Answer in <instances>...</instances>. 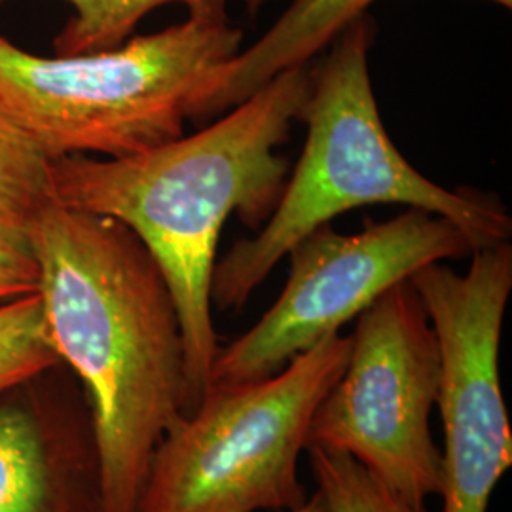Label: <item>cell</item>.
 Wrapping results in <instances>:
<instances>
[{
    "label": "cell",
    "mask_w": 512,
    "mask_h": 512,
    "mask_svg": "<svg viewBox=\"0 0 512 512\" xmlns=\"http://www.w3.org/2000/svg\"><path fill=\"white\" fill-rule=\"evenodd\" d=\"M27 230L52 346L88 393L101 512H137L152 454L186 410L173 296L118 220L50 200Z\"/></svg>",
    "instance_id": "1"
},
{
    "label": "cell",
    "mask_w": 512,
    "mask_h": 512,
    "mask_svg": "<svg viewBox=\"0 0 512 512\" xmlns=\"http://www.w3.org/2000/svg\"><path fill=\"white\" fill-rule=\"evenodd\" d=\"M311 88L310 65L277 74L209 128L126 158L71 156L52 164V200L126 224L164 275L181 321L186 410L202 401L219 353L211 281L222 226L258 230L289 173L277 148Z\"/></svg>",
    "instance_id": "2"
},
{
    "label": "cell",
    "mask_w": 512,
    "mask_h": 512,
    "mask_svg": "<svg viewBox=\"0 0 512 512\" xmlns=\"http://www.w3.org/2000/svg\"><path fill=\"white\" fill-rule=\"evenodd\" d=\"M376 25L355 19L311 69V88L298 114L308 126L293 177L255 238L217 260L211 306L236 313L277 262L317 228L368 205H406L452 220L476 249L509 241L512 217L494 194L444 188L410 164L385 131L370 80L368 54Z\"/></svg>",
    "instance_id": "3"
},
{
    "label": "cell",
    "mask_w": 512,
    "mask_h": 512,
    "mask_svg": "<svg viewBox=\"0 0 512 512\" xmlns=\"http://www.w3.org/2000/svg\"><path fill=\"white\" fill-rule=\"evenodd\" d=\"M241 40L232 23L186 18L110 50L44 57L0 35V103L52 164L126 158L183 137Z\"/></svg>",
    "instance_id": "4"
},
{
    "label": "cell",
    "mask_w": 512,
    "mask_h": 512,
    "mask_svg": "<svg viewBox=\"0 0 512 512\" xmlns=\"http://www.w3.org/2000/svg\"><path fill=\"white\" fill-rule=\"evenodd\" d=\"M351 336L330 334L268 378L209 385L158 442L137 512H287L319 403L348 365Z\"/></svg>",
    "instance_id": "5"
},
{
    "label": "cell",
    "mask_w": 512,
    "mask_h": 512,
    "mask_svg": "<svg viewBox=\"0 0 512 512\" xmlns=\"http://www.w3.org/2000/svg\"><path fill=\"white\" fill-rule=\"evenodd\" d=\"M439 380L437 336L408 279L357 317L348 365L311 418L306 450L346 454L425 503L442 492V450L431 433Z\"/></svg>",
    "instance_id": "6"
},
{
    "label": "cell",
    "mask_w": 512,
    "mask_h": 512,
    "mask_svg": "<svg viewBox=\"0 0 512 512\" xmlns=\"http://www.w3.org/2000/svg\"><path fill=\"white\" fill-rule=\"evenodd\" d=\"M473 253L458 224L414 207L357 234L317 228L287 255L289 277L272 308L219 349L207 387L272 376L421 268Z\"/></svg>",
    "instance_id": "7"
},
{
    "label": "cell",
    "mask_w": 512,
    "mask_h": 512,
    "mask_svg": "<svg viewBox=\"0 0 512 512\" xmlns=\"http://www.w3.org/2000/svg\"><path fill=\"white\" fill-rule=\"evenodd\" d=\"M437 336L444 429L442 512H488L512 467L499 348L512 291L509 241L480 247L465 274L433 262L410 277Z\"/></svg>",
    "instance_id": "8"
},
{
    "label": "cell",
    "mask_w": 512,
    "mask_h": 512,
    "mask_svg": "<svg viewBox=\"0 0 512 512\" xmlns=\"http://www.w3.org/2000/svg\"><path fill=\"white\" fill-rule=\"evenodd\" d=\"M376 0H293L274 25L213 76L196 118L222 114L266 86L277 74L308 65Z\"/></svg>",
    "instance_id": "9"
},
{
    "label": "cell",
    "mask_w": 512,
    "mask_h": 512,
    "mask_svg": "<svg viewBox=\"0 0 512 512\" xmlns=\"http://www.w3.org/2000/svg\"><path fill=\"white\" fill-rule=\"evenodd\" d=\"M54 459L37 420L23 408H0V512H63Z\"/></svg>",
    "instance_id": "10"
},
{
    "label": "cell",
    "mask_w": 512,
    "mask_h": 512,
    "mask_svg": "<svg viewBox=\"0 0 512 512\" xmlns=\"http://www.w3.org/2000/svg\"><path fill=\"white\" fill-rule=\"evenodd\" d=\"M6 0H0V4ZM73 16L55 37L57 55L92 54L110 50L133 37L150 12L181 4L188 19L203 23H230L228 0H65Z\"/></svg>",
    "instance_id": "11"
},
{
    "label": "cell",
    "mask_w": 512,
    "mask_h": 512,
    "mask_svg": "<svg viewBox=\"0 0 512 512\" xmlns=\"http://www.w3.org/2000/svg\"><path fill=\"white\" fill-rule=\"evenodd\" d=\"M52 200V162L0 103V213L31 219Z\"/></svg>",
    "instance_id": "12"
},
{
    "label": "cell",
    "mask_w": 512,
    "mask_h": 512,
    "mask_svg": "<svg viewBox=\"0 0 512 512\" xmlns=\"http://www.w3.org/2000/svg\"><path fill=\"white\" fill-rule=\"evenodd\" d=\"M59 363L40 294L0 304V395Z\"/></svg>",
    "instance_id": "13"
},
{
    "label": "cell",
    "mask_w": 512,
    "mask_h": 512,
    "mask_svg": "<svg viewBox=\"0 0 512 512\" xmlns=\"http://www.w3.org/2000/svg\"><path fill=\"white\" fill-rule=\"evenodd\" d=\"M317 492L330 512H427L346 454L308 448Z\"/></svg>",
    "instance_id": "14"
},
{
    "label": "cell",
    "mask_w": 512,
    "mask_h": 512,
    "mask_svg": "<svg viewBox=\"0 0 512 512\" xmlns=\"http://www.w3.org/2000/svg\"><path fill=\"white\" fill-rule=\"evenodd\" d=\"M38 289L40 266L27 222L0 213V304Z\"/></svg>",
    "instance_id": "15"
},
{
    "label": "cell",
    "mask_w": 512,
    "mask_h": 512,
    "mask_svg": "<svg viewBox=\"0 0 512 512\" xmlns=\"http://www.w3.org/2000/svg\"><path fill=\"white\" fill-rule=\"evenodd\" d=\"M287 512H330L329 507H327V503H325V499H323V495L319 494L317 490H315V494L311 495L306 499V503L300 507V509H296V511H287Z\"/></svg>",
    "instance_id": "16"
},
{
    "label": "cell",
    "mask_w": 512,
    "mask_h": 512,
    "mask_svg": "<svg viewBox=\"0 0 512 512\" xmlns=\"http://www.w3.org/2000/svg\"><path fill=\"white\" fill-rule=\"evenodd\" d=\"M245 6V12H249L251 16H255L256 12L268 2V0H241Z\"/></svg>",
    "instance_id": "17"
},
{
    "label": "cell",
    "mask_w": 512,
    "mask_h": 512,
    "mask_svg": "<svg viewBox=\"0 0 512 512\" xmlns=\"http://www.w3.org/2000/svg\"><path fill=\"white\" fill-rule=\"evenodd\" d=\"M492 2H497V4H501L505 8H511L512 6V0H492Z\"/></svg>",
    "instance_id": "18"
}]
</instances>
